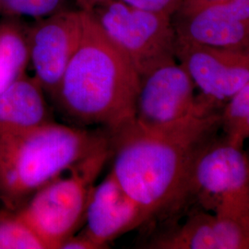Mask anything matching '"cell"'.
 Here are the masks:
<instances>
[{"instance_id":"cell-1","label":"cell","mask_w":249,"mask_h":249,"mask_svg":"<svg viewBox=\"0 0 249 249\" xmlns=\"http://www.w3.org/2000/svg\"><path fill=\"white\" fill-rule=\"evenodd\" d=\"M221 127V113L208 112L171 131H151L135 121L108 133L111 173L150 219L189 196L195 160Z\"/></svg>"},{"instance_id":"cell-2","label":"cell","mask_w":249,"mask_h":249,"mask_svg":"<svg viewBox=\"0 0 249 249\" xmlns=\"http://www.w3.org/2000/svg\"><path fill=\"white\" fill-rule=\"evenodd\" d=\"M140 74L92 15L83 10L80 45L52 100L72 124L113 133L135 121Z\"/></svg>"},{"instance_id":"cell-3","label":"cell","mask_w":249,"mask_h":249,"mask_svg":"<svg viewBox=\"0 0 249 249\" xmlns=\"http://www.w3.org/2000/svg\"><path fill=\"white\" fill-rule=\"evenodd\" d=\"M110 146L104 129L50 121L0 137V201L18 211L40 188Z\"/></svg>"},{"instance_id":"cell-4","label":"cell","mask_w":249,"mask_h":249,"mask_svg":"<svg viewBox=\"0 0 249 249\" xmlns=\"http://www.w3.org/2000/svg\"><path fill=\"white\" fill-rule=\"evenodd\" d=\"M109 158L110 146L40 188L19 210L46 249H58L84 223L89 196Z\"/></svg>"},{"instance_id":"cell-5","label":"cell","mask_w":249,"mask_h":249,"mask_svg":"<svg viewBox=\"0 0 249 249\" xmlns=\"http://www.w3.org/2000/svg\"><path fill=\"white\" fill-rule=\"evenodd\" d=\"M89 13L140 75L176 59L177 36L171 16L136 9L120 0H108Z\"/></svg>"},{"instance_id":"cell-6","label":"cell","mask_w":249,"mask_h":249,"mask_svg":"<svg viewBox=\"0 0 249 249\" xmlns=\"http://www.w3.org/2000/svg\"><path fill=\"white\" fill-rule=\"evenodd\" d=\"M196 85L176 59L140 75L135 123L151 131H171L196 116L217 111L206 99L195 95Z\"/></svg>"},{"instance_id":"cell-7","label":"cell","mask_w":249,"mask_h":249,"mask_svg":"<svg viewBox=\"0 0 249 249\" xmlns=\"http://www.w3.org/2000/svg\"><path fill=\"white\" fill-rule=\"evenodd\" d=\"M172 20L178 40L249 47V0H183Z\"/></svg>"},{"instance_id":"cell-8","label":"cell","mask_w":249,"mask_h":249,"mask_svg":"<svg viewBox=\"0 0 249 249\" xmlns=\"http://www.w3.org/2000/svg\"><path fill=\"white\" fill-rule=\"evenodd\" d=\"M176 58L200 96L217 107L249 83V47H214L177 39Z\"/></svg>"},{"instance_id":"cell-9","label":"cell","mask_w":249,"mask_h":249,"mask_svg":"<svg viewBox=\"0 0 249 249\" xmlns=\"http://www.w3.org/2000/svg\"><path fill=\"white\" fill-rule=\"evenodd\" d=\"M82 30L83 10H61L39 18L27 31L34 77L50 98L79 47Z\"/></svg>"},{"instance_id":"cell-10","label":"cell","mask_w":249,"mask_h":249,"mask_svg":"<svg viewBox=\"0 0 249 249\" xmlns=\"http://www.w3.org/2000/svg\"><path fill=\"white\" fill-rule=\"evenodd\" d=\"M248 193L249 160L243 147L224 138L206 145L192 168L189 196H197L204 207L214 212L221 203Z\"/></svg>"},{"instance_id":"cell-11","label":"cell","mask_w":249,"mask_h":249,"mask_svg":"<svg viewBox=\"0 0 249 249\" xmlns=\"http://www.w3.org/2000/svg\"><path fill=\"white\" fill-rule=\"evenodd\" d=\"M150 220L109 172L91 191L81 231L101 249H108L111 243Z\"/></svg>"},{"instance_id":"cell-12","label":"cell","mask_w":249,"mask_h":249,"mask_svg":"<svg viewBox=\"0 0 249 249\" xmlns=\"http://www.w3.org/2000/svg\"><path fill=\"white\" fill-rule=\"evenodd\" d=\"M147 248L249 249V214L197 213L183 225L158 235Z\"/></svg>"},{"instance_id":"cell-13","label":"cell","mask_w":249,"mask_h":249,"mask_svg":"<svg viewBox=\"0 0 249 249\" xmlns=\"http://www.w3.org/2000/svg\"><path fill=\"white\" fill-rule=\"evenodd\" d=\"M45 91L24 75L0 91V137L53 121Z\"/></svg>"},{"instance_id":"cell-14","label":"cell","mask_w":249,"mask_h":249,"mask_svg":"<svg viewBox=\"0 0 249 249\" xmlns=\"http://www.w3.org/2000/svg\"><path fill=\"white\" fill-rule=\"evenodd\" d=\"M30 53L27 31L17 23H0V91L25 75Z\"/></svg>"},{"instance_id":"cell-15","label":"cell","mask_w":249,"mask_h":249,"mask_svg":"<svg viewBox=\"0 0 249 249\" xmlns=\"http://www.w3.org/2000/svg\"><path fill=\"white\" fill-rule=\"evenodd\" d=\"M0 249H46L16 211L0 210Z\"/></svg>"},{"instance_id":"cell-16","label":"cell","mask_w":249,"mask_h":249,"mask_svg":"<svg viewBox=\"0 0 249 249\" xmlns=\"http://www.w3.org/2000/svg\"><path fill=\"white\" fill-rule=\"evenodd\" d=\"M62 0H0V9L11 15L42 18L57 12Z\"/></svg>"},{"instance_id":"cell-17","label":"cell","mask_w":249,"mask_h":249,"mask_svg":"<svg viewBox=\"0 0 249 249\" xmlns=\"http://www.w3.org/2000/svg\"><path fill=\"white\" fill-rule=\"evenodd\" d=\"M136 9L155 13L165 14L173 17L183 0H120Z\"/></svg>"},{"instance_id":"cell-18","label":"cell","mask_w":249,"mask_h":249,"mask_svg":"<svg viewBox=\"0 0 249 249\" xmlns=\"http://www.w3.org/2000/svg\"><path fill=\"white\" fill-rule=\"evenodd\" d=\"M58 249H102L82 231L76 232L63 241Z\"/></svg>"},{"instance_id":"cell-19","label":"cell","mask_w":249,"mask_h":249,"mask_svg":"<svg viewBox=\"0 0 249 249\" xmlns=\"http://www.w3.org/2000/svg\"><path fill=\"white\" fill-rule=\"evenodd\" d=\"M249 138V116L246 119V121L241 125L240 128L237 130L235 135L231 138L228 142L231 143L235 146L243 147L245 142Z\"/></svg>"},{"instance_id":"cell-20","label":"cell","mask_w":249,"mask_h":249,"mask_svg":"<svg viewBox=\"0 0 249 249\" xmlns=\"http://www.w3.org/2000/svg\"><path fill=\"white\" fill-rule=\"evenodd\" d=\"M107 1L108 0H77V2L81 7V10L89 12Z\"/></svg>"},{"instance_id":"cell-21","label":"cell","mask_w":249,"mask_h":249,"mask_svg":"<svg viewBox=\"0 0 249 249\" xmlns=\"http://www.w3.org/2000/svg\"><path fill=\"white\" fill-rule=\"evenodd\" d=\"M247 154H248V157H249V153H247Z\"/></svg>"}]
</instances>
